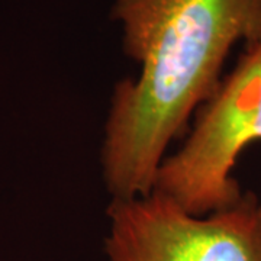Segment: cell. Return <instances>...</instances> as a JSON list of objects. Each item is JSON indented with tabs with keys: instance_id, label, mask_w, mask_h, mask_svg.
<instances>
[{
	"instance_id": "2",
	"label": "cell",
	"mask_w": 261,
	"mask_h": 261,
	"mask_svg": "<svg viewBox=\"0 0 261 261\" xmlns=\"http://www.w3.org/2000/svg\"><path fill=\"white\" fill-rule=\"evenodd\" d=\"M255 141H261V39L245 47L185 144L161 163L154 192L197 216L233 206L244 196L233 167Z\"/></svg>"
},
{
	"instance_id": "1",
	"label": "cell",
	"mask_w": 261,
	"mask_h": 261,
	"mask_svg": "<svg viewBox=\"0 0 261 261\" xmlns=\"http://www.w3.org/2000/svg\"><path fill=\"white\" fill-rule=\"evenodd\" d=\"M125 54L140 73L115 86L102 144L112 199L154 190L170 142L221 87L237 44L261 39V0H115Z\"/></svg>"
},
{
	"instance_id": "3",
	"label": "cell",
	"mask_w": 261,
	"mask_h": 261,
	"mask_svg": "<svg viewBox=\"0 0 261 261\" xmlns=\"http://www.w3.org/2000/svg\"><path fill=\"white\" fill-rule=\"evenodd\" d=\"M108 261H261L260 200L197 216L157 192L112 199Z\"/></svg>"
},
{
	"instance_id": "4",
	"label": "cell",
	"mask_w": 261,
	"mask_h": 261,
	"mask_svg": "<svg viewBox=\"0 0 261 261\" xmlns=\"http://www.w3.org/2000/svg\"><path fill=\"white\" fill-rule=\"evenodd\" d=\"M260 216H261V200H260Z\"/></svg>"
}]
</instances>
